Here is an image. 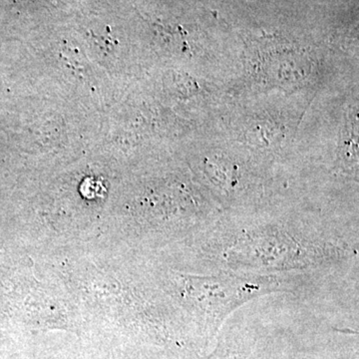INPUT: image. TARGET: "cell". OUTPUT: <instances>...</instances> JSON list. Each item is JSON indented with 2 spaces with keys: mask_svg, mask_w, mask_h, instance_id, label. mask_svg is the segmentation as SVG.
Listing matches in <instances>:
<instances>
[{
  "mask_svg": "<svg viewBox=\"0 0 359 359\" xmlns=\"http://www.w3.org/2000/svg\"><path fill=\"white\" fill-rule=\"evenodd\" d=\"M211 353L197 359H257V339L249 330L238 327L222 328Z\"/></svg>",
  "mask_w": 359,
  "mask_h": 359,
  "instance_id": "3957f363",
  "label": "cell"
},
{
  "mask_svg": "<svg viewBox=\"0 0 359 359\" xmlns=\"http://www.w3.org/2000/svg\"><path fill=\"white\" fill-rule=\"evenodd\" d=\"M304 278L218 271L176 273L171 283L174 294L205 349L233 311L259 297L294 292V287L299 285L297 282Z\"/></svg>",
  "mask_w": 359,
  "mask_h": 359,
  "instance_id": "7a4b0ae2",
  "label": "cell"
},
{
  "mask_svg": "<svg viewBox=\"0 0 359 359\" xmlns=\"http://www.w3.org/2000/svg\"><path fill=\"white\" fill-rule=\"evenodd\" d=\"M337 359H358V351H351V353H344Z\"/></svg>",
  "mask_w": 359,
  "mask_h": 359,
  "instance_id": "277c9868",
  "label": "cell"
},
{
  "mask_svg": "<svg viewBox=\"0 0 359 359\" xmlns=\"http://www.w3.org/2000/svg\"><path fill=\"white\" fill-rule=\"evenodd\" d=\"M192 240L202 273L309 276L358 259V235L289 217L221 215Z\"/></svg>",
  "mask_w": 359,
  "mask_h": 359,
  "instance_id": "6da1fadb",
  "label": "cell"
}]
</instances>
